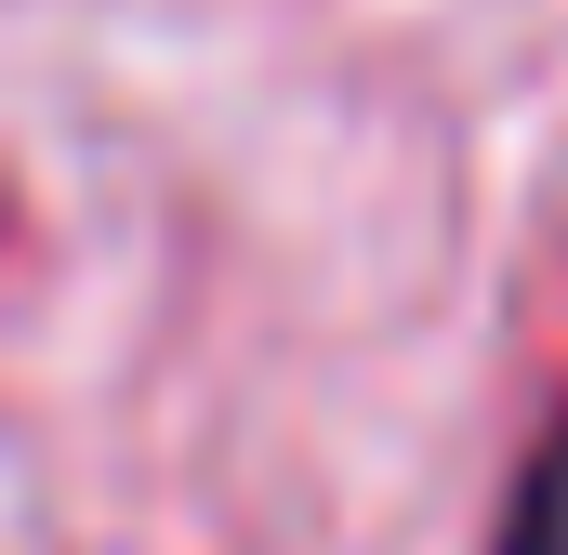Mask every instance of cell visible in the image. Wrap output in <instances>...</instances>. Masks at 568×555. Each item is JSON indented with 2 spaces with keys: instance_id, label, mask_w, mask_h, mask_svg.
<instances>
[{
  "instance_id": "6da1fadb",
  "label": "cell",
  "mask_w": 568,
  "mask_h": 555,
  "mask_svg": "<svg viewBox=\"0 0 568 555\" xmlns=\"http://www.w3.org/2000/svg\"><path fill=\"white\" fill-rule=\"evenodd\" d=\"M489 555H568V397L529 423V463H516V490H503Z\"/></svg>"
},
{
  "instance_id": "7a4b0ae2",
  "label": "cell",
  "mask_w": 568,
  "mask_h": 555,
  "mask_svg": "<svg viewBox=\"0 0 568 555\" xmlns=\"http://www.w3.org/2000/svg\"><path fill=\"white\" fill-rule=\"evenodd\" d=\"M27 252H40V212H27V185H13V172H0V291H13V278H27Z\"/></svg>"
}]
</instances>
